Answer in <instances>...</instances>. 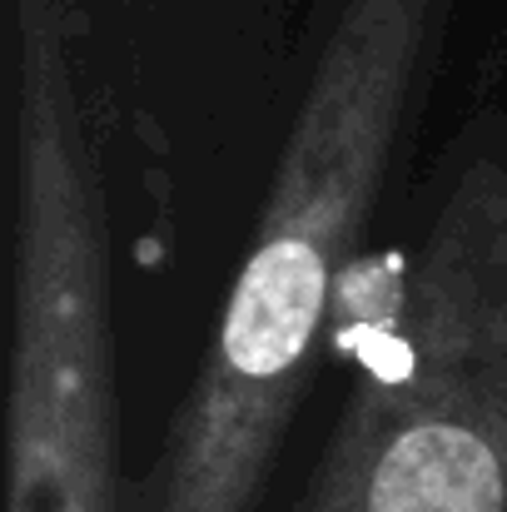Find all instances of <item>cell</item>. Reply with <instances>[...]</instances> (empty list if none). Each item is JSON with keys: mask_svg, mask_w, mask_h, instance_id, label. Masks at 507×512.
I'll return each instance as SVG.
<instances>
[{"mask_svg": "<svg viewBox=\"0 0 507 512\" xmlns=\"http://www.w3.org/2000/svg\"><path fill=\"white\" fill-rule=\"evenodd\" d=\"M453 0H334L249 259L169 423L145 512H259L373 239Z\"/></svg>", "mask_w": 507, "mask_h": 512, "instance_id": "1", "label": "cell"}, {"mask_svg": "<svg viewBox=\"0 0 507 512\" xmlns=\"http://www.w3.org/2000/svg\"><path fill=\"white\" fill-rule=\"evenodd\" d=\"M343 403L294 512H507V125L473 120L338 289Z\"/></svg>", "mask_w": 507, "mask_h": 512, "instance_id": "2", "label": "cell"}]
</instances>
